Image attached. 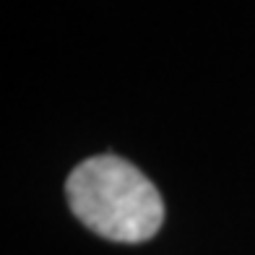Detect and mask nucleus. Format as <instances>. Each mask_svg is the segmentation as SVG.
Here are the masks:
<instances>
[{
	"mask_svg": "<svg viewBox=\"0 0 255 255\" xmlns=\"http://www.w3.org/2000/svg\"><path fill=\"white\" fill-rule=\"evenodd\" d=\"M65 195L78 222L112 242H146L164 222V201L156 185L112 154L81 161L65 182Z\"/></svg>",
	"mask_w": 255,
	"mask_h": 255,
	"instance_id": "nucleus-1",
	"label": "nucleus"
}]
</instances>
